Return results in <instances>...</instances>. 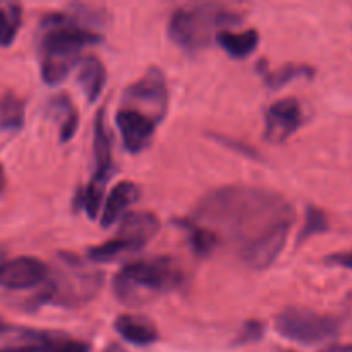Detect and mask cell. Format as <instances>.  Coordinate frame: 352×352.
<instances>
[{
    "label": "cell",
    "instance_id": "cell-1",
    "mask_svg": "<svg viewBox=\"0 0 352 352\" xmlns=\"http://www.w3.org/2000/svg\"><path fill=\"white\" fill-rule=\"evenodd\" d=\"M196 223L236 244L239 256L280 229H292L296 212L282 195L253 186H223L203 196Z\"/></svg>",
    "mask_w": 352,
    "mask_h": 352
},
{
    "label": "cell",
    "instance_id": "cell-2",
    "mask_svg": "<svg viewBox=\"0 0 352 352\" xmlns=\"http://www.w3.org/2000/svg\"><path fill=\"white\" fill-rule=\"evenodd\" d=\"M184 275L172 258L158 256L151 260L124 265L113 277V294L127 306H141L158 296L175 291L182 285Z\"/></svg>",
    "mask_w": 352,
    "mask_h": 352
},
{
    "label": "cell",
    "instance_id": "cell-3",
    "mask_svg": "<svg viewBox=\"0 0 352 352\" xmlns=\"http://www.w3.org/2000/svg\"><path fill=\"white\" fill-rule=\"evenodd\" d=\"M45 24L50 30L41 41V78L47 85H58L74 67L81 50L100 43L102 36L71 24L64 14H52Z\"/></svg>",
    "mask_w": 352,
    "mask_h": 352
},
{
    "label": "cell",
    "instance_id": "cell-4",
    "mask_svg": "<svg viewBox=\"0 0 352 352\" xmlns=\"http://www.w3.org/2000/svg\"><path fill=\"white\" fill-rule=\"evenodd\" d=\"M243 16L215 3L179 7L168 21V36L184 52L196 54L210 47L226 28L239 24Z\"/></svg>",
    "mask_w": 352,
    "mask_h": 352
},
{
    "label": "cell",
    "instance_id": "cell-5",
    "mask_svg": "<svg viewBox=\"0 0 352 352\" xmlns=\"http://www.w3.org/2000/svg\"><path fill=\"white\" fill-rule=\"evenodd\" d=\"M62 268L54 278L48 277L47 291L40 296L41 302L62 306H79L95 298L103 284L100 272H91L79 263L72 254H60Z\"/></svg>",
    "mask_w": 352,
    "mask_h": 352
},
{
    "label": "cell",
    "instance_id": "cell-6",
    "mask_svg": "<svg viewBox=\"0 0 352 352\" xmlns=\"http://www.w3.org/2000/svg\"><path fill=\"white\" fill-rule=\"evenodd\" d=\"M275 330L280 337L301 346H316L339 337V318L302 306H287L275 316Z\"/></svg>",
    "mask_w": 352,
    "mask_h": 352
},
{
    "label": "cell",
    "instance_id": "cell-7",
    "mask_svg": "<svg viewBox=\"0 0 352 352\" xmlns=\"http://www.w3.org/2000/svg\"><path fill=\"white\" fill-rule=\"evenodd\" d=\"M124 100L133 105L148 109V117H151L155 122H160L168 105V89L164 72L158 67L148 69L143 78L126 89Z\"/></svg>",
    "mask_w": 352,
    "mask_h": 352
},
{
    "label": "cell",
    "instance_id": "cell-8",
    "mask_svg": "<svg viewBox=\"0 0 352 352\" xmlns=\"http://www.w3.org/2000/svg\"><path fill=\"white\" fill-rule=\"evenodd\" d=\"M50 277V267L38 258L21 256L0 263V287L24 291L36 287Z\"/></svg>",
    "mask_w": 352,
    "mask_h": 352
},
{
    "label": "cell",
    "instance_id": "cell-9",
    "mask_svg": "<svg viewBox=\"0 0 352 352\" xmlns=\"http://www.w3.org/2000/svg\"><path fill=\"white\" fill-rule=\"evenodd\" d=\"M302 124V110L294 96L280 98L268 107L265 113V140L284 143Z\"/></svg>",
    "mask_w": 352,
    "mask_h": 352
},
{
    "label": "cell",
    "instance_id": "cell-10",
    "mask_svg": "<svg viewBox=\"0 0 352 352\" xmlns=\"http://www.w3.org/2000/svg\"><path fill=\"white\" fill-rule=\"evenodd\" d=\"M116 124L122 136V143L131 153H140L150 144L155 134V122L148 113L136 109H122L117 112Z\"/></svg>",
    "mask_w": 352,
    "mask_h": 352
},
{
    "label": "cell",
    "instance_id": "cell-11",
    "mask_svg": "<svg viewBox=\"0 0 352 352\" xmlns=\"http://www.w3.org/2000/svg\"><path fill=\"white\" fill-rule=\"evenodd\" d=\"M160 222L150 212H127L120 219V227L117 237L127 241L134 248L141 250L144 244L150 243L157 236Z\"/></svg>",
    "mask_w": 352,
    "mask_h": 352
},
{
    "label": "cell",
    "instance_id": "cell-12",
    "mask_svg": "<svg viewBox=\"0 0 352 352\" xmlns=\"http://www.w3.org/2000/svg\"><path fill=\"white\" fill-rule=\"evenodd\" d=\"M141 191L134 182L122 181L110 191L107 196L105 206H103L102 215V226L109 227L116 223L122 215H126V210L129 208L133 203L140 199Z\"/></svg>",
    "mask_w": 352,
    "mask_h": 352
},
{
    "label": "cell",
    "instance_id": "cell-13",
    "mask_svg": "<svg viewBox=\"0 0 352 352\" xmlns=\"http://www.w3.org/2000/svg\"><path fill=\"white\" fill-rule=\"evenodd\" d=\"M95 164L96 172L93 175V181H98L107 184L112 175V140H110L109 129H107L105 119H103V109H100L95 122Z\"/></svg>",
    "mask_w": 352,
    "mask_h": 352
},
{
    "label": "cell",
    "instance_id": "cell-14",
    "mask_svg": "<svg viewBox=\"0 0 352 352\" xmlns=\"http://www.w3.org/2000/svg\"><path fill=\"white\" fill-rule=\"evenodd\" d=\"M113 325H116L117 333L134 346H150L158 340V332L153 323L141 316L120 315L117 316Z\"/></svg>",
    "mask_w": 352,
    "mask_h": 352
},
{
    "label": "cell",
    "instance_id": "cell-15",
    "mask_svg": "<svg viewBox=\"0 0 352 352\" xmlns=\"http://www.w3.org/2000/svg\"><path fill=\"white\" fill-rule=\"evenodd\" d=\"M78 82L85 91L88 102H95L107 82L105 64L95 55H88L86 58H82L81 65H79Z\"/></svg>",
    "mask_w": 352,
    "mask_h": 352
},
{
    "label": "cell",
    "instance_id": "cell-16",
    "mask_svg": "<svg viewBox=\"0 0 352 352\" xmlns=\"http://www.w3.org/2000/svg\"><path fill=\"white\" fill-rule=\"evenodd\" d=\"M217 43L234 58H246L258 48L260 34L256 30H246L243 33H234V31H222L217 34Z\"/></svg>",
    "mask_w": 352,
    "mask_h": 352
},
{
    "label": "cell",
    "instance_id": "cell-17",
    "mask_svg": "<svg viewBox=\"0 0 352 352\" xmlns=\"http://www.w3.org/2000/svg\"><path fill=\"white\" fill-rule=\"evenodd\" d=\"M315 69L302 64H285L274 71H265V85L272 89H280L296 78H313Z\"/></svg>",
    "mask_w": 352,
    "mask_h": 352
},
{
    "label": "cell",
    "instance_id": "cell-18",
    "mask_svg": "<svg viewBox=\"0 0 352 352\" xmlns=\"http://www.w3.org/2000/svg\"><path fill=\"white\" fill-rule=\"evenodd\" d=\"M24 124V102L14 93L0 98V129L17 131Z\"/></svg>",
    "mask_w": 352,
    "mask_h": 352
},
{
    "label": "cell",
    "instance_id": "cell-19",
    "mask_svg": "<svg viewBox=\"0 0 352 352\" xmlns=\"http://www.w3.org/2000/svg\"><path fill=\"white\" fill-rule=\"evenodd\" d=\"M136 251L140 250L134 248L133 244L127 243V241L116 236L113 239L107 241V243L91 248V250L88 251V256L89 260L96 261V263H112V261L127 256V254L131 253H136Z\"/></svg>",
    "mask_w": 352,
    "mask_h": 352
},
{
    "label": "cell",
    "instance_id": "cell-20",
    "mask_svg": "<svg viewBox=\"0 0 352 352\" xmlns=\"http://www.w3.org/2000/svg\"><path fill=\"white\" fill-rule=\"evenodd\" d=\"M179 226L188 232L189 244H191V248L195 250V253L208 254L212 253L217 248V244H219V236H217L213 230L199 226V223L182 220V222H179Z\"/></svg>",
    "mask_w": 352,
    "mask_h": 352
},
{
    "label": "cell",
    "instance_id": "cell-21",
    "mask_svg": "<svg viewBox=\"0 0 352 352\" xmlns=\"http://www.w3.org/2000/svg\"><path fill=\"white\" fill-rule=\"evenodd\" d=\"M50 109L62 116L60 140L69 141L72 136H74L79 124V117H78V112H76L74 105H72L71 100L67 98V95H58L57 98H54L50 102Z\"/></svg>",
    "mask_w": 352,
    "mask_h": 352
},
{
    "label": "cell",
    "instance_id": "cell-22",
    "mask_svg": "<svg viewBox=\"0 0 352 352\" xmlns=\"http://www.w3.org/2000/svg\"><path fill=\"white\" fill-rule=\"evenodd\" d=\"M24 337L28 339L26 344L21 346H9L0 349V352H52L54 351L55 340L52 336L45 332H36V330H23Z\"/></svg>",
    "mask_w": 352,
    "mask_h": 352
},
{
    "label": "cell",
    "instance_id": "cell-23",
    "mask_svg": "<svg viewBox=\"0 0 352 352\" xmlns=\"http://www.w3.org/2000/svg\"><path fill=\"white\" fill-rule=\"evenodd\" d=\"M329 227L330 223L327 213L323 212V210L316 208V206H308V210H306L305 226H302L298 237V244H302L306 239H309V237L327 232Z\"/></svg>",
    "mask_w": 352,
    "mask_h": 352
},
{
    "label": "cell",
    "instance_id": "cell-24",
    "mask_svg": "<svg viewBox=\"0 0 352 352\" xmlns=\"http://www.w3.org/2000/svg\"><path fill=\"white\" fill-rule=\"evenodd\" d=\"M21 26V7L9 6L7 10L0 9V45H10Z\"/></svg>",
    "mask_w": 352,
    "mask_h": 352
},
{
    "label": "cell",
    "instance_id": "cell-25",
    "mask_svg": "<svg viewBox=\"0 0 352 352\" xmlns=\"http://www.w3.org/2000/svg\"><path fill=\"white\" fill-rule=\"evenodd\" d=\"M265 333V325L258 320H250V322L244 323L243 330H241L239 337H237L236 344H250V342H256L263 337Z\"/></svg>",
    "mask_w": 352,
    "mask_h": 352
},
{
    "label": "cell",
    "instance_id": "cell-26",
    "mask_svg": "<svg viewBox=\"0 0 352 352\" xmlns=\"http://www.w3.org/2000/svg\"><path fill=\"white\" fill-rule=\"evenodd\" d=\"M325 263L352 270V251H342V253L329 254V256L325 258Z\"/></svg>",
    "mask_w": 352,
    "mask_h": 352
},
{
    "label": "cell",
    "instance_id": "cell-27",
    "mask_svg": "<svg viewBox=\"0 0 352 352\" xmlns=\"http://www.w3.org/2000/svg\"><path fill=\"white\" fill-rule=\"evenodd\" d=\"M52 352H89L88 344L74 342V340H65V342H55Z\"/></svg>",
    "mask_w": 352,
    "mask_h": 352
},
{
    "label": "cell",
    "instance_id": "cell-28",
    "mask_svg": "<svg viewBox=\"0 0 352 352\" xmlns=\"http://www.w3.org/2000/svg\"><path fill=\"white\" fill-rule=\"evenodd\" d=\"M282 352H292V351H282ZM320 352H352V346H340V344H333V346L325 347Z\"/></svg>",
    "mask_w": 352,
    "mask_h": 352
},
{
    "label": "cell",
    "instance_id": "cell-29",
    "mask_svg": "<svg viewBox=\"0 0 352 352\" xmlns=\"http://www.w3.org/2000/svg\"><path fill=\"white\" fill-rule=\"evenodd\" d=\"M6 184H7V181H6V172H3L2 165H0V196H2V192L6 191Z\"/></svg>",
    "mask_w": 352,
    "mask_h": 352
},
{
    "label": "cell",
    "instance_id": "cell-30",
    "mask_svg": "<svg viewBox=\"0 0 352 352\" xmlns=\"http://www.w3.org/2000/svg\"><path fill=\"white\" fill-rule=\"evenodd\" d=\"M346 308H347V315H349V318L352 322V292L347 296V299H346Z\"/></svg>",
    "mask_w": 352,
    "mask_h": 352
},
{
    "label": "cell",
    "instance_id": "cell-31",
    "mask_svg": "<svg viewBox=\"0 0 352 352\" xmlns=\"http://www.w3.org/2000/svg\"><path fill=\"white\" fill-rule=\"evenodd\" d=\"M3 254H6V251H3V250H0V258H2Z\"/></svg>",
    "mask_w": 352,
    "mask_h": 352
},
{
    "label": "cell",
    "instance_id": "cell-32",
    "mask_svg": "<svg viewBox=\"0 0 352 352\" xmlns=\"http://www.w3.org/2000/svg\"><path fill=\"white\" fill-rule=\"evenodd\" d=\"M0 332H3V325H2V322H0Z\"/></svg>",
    "mask_w": 352,
    "mask_h": 352
}]
</instances>
